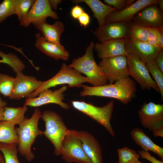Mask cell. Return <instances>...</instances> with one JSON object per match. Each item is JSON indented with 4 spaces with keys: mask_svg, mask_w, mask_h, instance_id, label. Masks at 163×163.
Segmentation results:
<instances>
[{
    "mask_svg": "<svg viewBox=\"0 0 163 163\" xmlns=\"http://www.w3.org/2000/svg\"><path fill=\"white\" fill-rule=\"evenodd\" d=\"M40 110L36 108L29 118L24 117L15 128L18 137V151L28 161H31L35 156L31 150V147L37 137L43 134L38 127V123L41 115Z\"/></svg>",
    "mask_w": 163,
    "mask_h": 163,
    "instance_id": "2",
    "label": "cell"
},
{
    "mask_svg": "<svg viewBox=\"0 0 163 163\" xmlns=\"http://www.w3.org/2000/svg\"><path fill=\"white\" fill-rule=\"evenodd\" d=\"M5 107L0 108V122L2 120Z\"/></svg>",
    "mask_w": 163,
    "mask_h": 163,
    "instance_id": "45",
    "label": "cell"
},
{
    "mask_svg": "<svg viewBox=\"0 0 163 163\" xmlns=\"http://www.w3.org/2000/svg\"><path fill=\"white\" fill-rule=\"evenodd\" d=\"M43 82L37 80L35 76L25 75L22 72L17 73L12 93L9 98L11 99L28 98Z\"/></svg>",
    "mask_w": 163,
    "mask_h": 163,
    "instance_id": "14",
    "label": "cell"
},
{
    "mask_svg": "<svg viewBox=\"0 0 163 163\" xmlns=\"http://www.w3.org/2000/svg\"><path fill=\"white\" fill-rule=\"evenodd\" d=\"M48 17L59 19L57 13L52 8L48 0H35L27 15L20 21V25L27 27L31 24L46 21Z\"/></svg>",
    "mask_w": 163,
    "mask_h": 163,
    "instance_id": "11",
    "label": "cell"
},
{
    "mask_svg": "<svg viewBox=\"0 0 163 163\" xmlns=\"http://www.w3.org/2000/svg\"><path fill=\"white\" fill-rule=\"evenodd\" d=\"M33 24L47 41L58 45L61 44L60 37L65 29V26L62 22L57 21L51 24L45 21L36 22Z\"/></svg>",
    "mask_w": 163,
    "mask_h": 163,
    "instance_id": "21",
    "label": "cell"
},
{
    "mask_svg": "<svg viewBox=\"0 0 163 163\" xmlns=\"http://www.w3.org/2000/svg\"><path fill=\"white\" fill-rule=\"evenodd\" d=\"M34 1V0H16L14 14L17 15L20 21L27 15Z\"/></svg>",
    "mask_w": 163,
    "mask_h": 163,
    "instance_id": "32",
    "label": "cell"
},
{
    "mask_svg": "<svg viewBox=\"0 0 163 163\" xmlns=\"http://www.w3.org/2000/svg\"><path fill=\"white\" fill-rule=\"evenodd\" d=\"M154 62L159 69L163 72V50L160 51Z\"/></svg>",
    "mask_w": 163,
    "mask_h": 163,
    "instance_id": "39",
    "label": "cell"
},
{
    "mask_svg": "<svg viewBox=\"0 0 163 163\" xmlns=\"http://www.w3.org/2000/svg\"><path fill=\"white\" fill-rule=\"evenodd\" d=\"M132 21L148 27L159 28L163 26V14L157 4L149 5L133 16Z\"/></svg>",
    "mask_w": 163,
    "mask_h": 163,
    "instance_id": "16",
    "label": "cell"
},
{
    "mask_svg": "<svg viewBox=\"0 0 163 163\" xmlns=\"http://www.w3.org/2000/svg\"><path fill=\"white\" fill-rule=\"evenodd\" d=\"M126 39L109 40L94 44V49L98 57L101 59L118 56H126L128 53L125 48Z\"/></svg>",
    "mask_w": 163,
    "mask_h": 163,
    "instance_id": "18",
    "label": "cell"
},
{
    "mask_svg": "<svg viewBox=\"0 0 163 163\" xmlns=\"http://www.w3.org/2000/svg\"><path fill=\"white\" fill-rule=\"evenodd\" d=\"M94 44L91 42L86 48L84 54L74 59L68 66L85 75L89 79V83L92 86L97 87L107 84L108 81L95 60L93 52Z\"/></svg>",
    "mask_w": 163,
    "mask_h": 163,
    "instance_id": "3",
    "label": "cell"
},
{
    "mask_svg": "<svg viewBox=\"0 0 163 163\" xmlns=\"http://www.w3.org/2000/svg\"><path fill=\"white\" fill-rule=\"evenodd\" d=\"M98 65L109 84L129 76L126 56L102 59Z\"/></svg>",
    "mask_w": 163,
    "mask_h": 163,
    "instance_id": "8",
    "label": "cell"
},
{
    "mask_svg": "<svg viewBox=\"0 0 163 163\" xmlns=\"http://www.w3.org/2000/svg\"><path fill=\"white\" fill-rule=\"evenodd\" d=\"M130 133L135 142L143 150L154 152L163 161V148L154 143L143 130L139 128H135L131 130Z\"/></svg>",
    "mask_w": 163,
    "mask_h": 163,
    "instance_id": "22",
    "label": "cell"
},
{
    "mask_svg": "<svg viewBox=\"0 0 163 163\" xmlns=\"http://www.w3.org/2000/svg\"><path fill=\"white\" fill-rule=\"evenodd\" d=\"M125 48L128 53L132 54L145 63L154 61L162 50L152 46L147 42L129 38L126 39Z\"/></svg>",
    "mask_w": 163,
    "mask_h": 163,
    "instance_id": "15",
    "label": "cell"
},
{
    "mask_svg": "<svg viewBox=\"0 0 163 163\" xmlns=\"http://www.w3.org/2000/svg\"><path fill=\"white\" fill-rule=\"evenodd\" d=\"M147 68L152 76L154 80L157 85L161 96L163 99V72H161L157 66L154 61L145 63Z\"/></svg>",
    "mask_w": 163,
    "mask_h": 163,
    "instance_id": "29",
    "label": "cell"
},
{
    "mask_svg": "<svg viewBox=\"0 0 163 163\" xmlns=\"http://www.w3.org/2000/svg\"><path fill=\"white\" fill-rule=\"evenodd\" d=\"M71 104L75 109L91 118L102 126L113 137L115 136V133L110 123L114 106L113 100L101 107L83 101H72Z\"/></svg>",
    "mask_w": 163,
    "mask_h": 163,
    "instance_id": "6",
    "label": "cell"
},
{
    "mask_svg": "<svg viewBox=\"0 0 163 163\" xmlns=\"http://www.w3.org/2000/svg\"><path fill=\"white\" fill-rule=\"evenodd\" d=\"M84 12L85 11L82 7L76 5L72 8L71 11V14L72 18L75 19H78Z\"/></svg>",
    "mask_w": 163,
    "mask_h": 163,
    "instance_id": "38",
    "label": "cell"
},
{
    "mask_svg": "<svg viewBox=\"0 0 163 163\" xmlns=\"http://www.w3.org/2000/svg\"><path fill=\"white\" fill-rule=\"evenodd\" d=\"M0 57L2 63L8 65L16 74L22 72L25 68L22 61L13 53L6 54L0 50Z\"/></svg>",
    "mask_w": 163,
    "mask_h": 163,
    "instance_id": "26",
    "label": "cell"
},
{
    "mask_svg": "<svg viewBox=\"0 0 163 163\" xmlns=\"http://www.w3.org/2000/svg\"><path fill=\"white\" fill-rule=\"evenodd\" d=\"M152 132V134L155 137L160 136L163 137V127L156 129Z\"/></svg>",
    "mask_w": 163,
    "mask_h": 163,
    "instance_id": "41",
    "label": "cell"
},
{
    "mask_svg": "<svg viewBox=\"0 0 163 163\" xmlns=\"http://www.w3.org/2000/svg\"><path fill=\"white\" fill-rule=\"evenodd\" d=\"M130 22L104 23L97 27L93 34L100 43L112 39H126L129 37Z\"/></svg>",
    "mask_w": 163,
    "mask_h": 163,
    "instance_id": "12",
    "label": "cell"
},
{
    "mask_svg": "<svg viewBox=\"0 0 163 163\" xmlns=\"http://www.w3.org/2000/svg\"><path fill=\"white\" fill-rule=\"evenodd\" d=\"M7 105V102L2 100L0 97V108L4 107Z\"/></svg>",
    "mask_w": 163,
    "mask_h": 163,
    "instance_id": "44",
    "label": "cell"
},
{
    "mask_svg": "<svg viewBox=\"0 0 163 163\" xmlns=\"http://www.w3.org/2000/svg\"><path fill=\"white\" fill-rule=\"evenodd\" d=\"M15 78L0 73V93L4 96L9 97L13 91Z\"/></svg>",
    "mask_w": 163,
    "mask_h": 163,
    "instance_id": "30",
    "label": "cell"
},
{
    "mask_svg": "<svg viewBox=\"0 0 163 163\" xmlns=\"http://www.w3.org/2000/svg\"><path fill=\"white\" fill-rule=\"evenodd\" d=\"M16 0H4L0 4V24L9 16L14 14Z\"/></svg>",
    "mask_w": 163,
    "mask_h": 163,
    "instance_id": "33",
    "label": "cell"
},
{
    "mask_svg": "<svg viewBox=\"0 0 163 163\" xmlns=\"http://www.w3.org/2000/svg\"><path fill=\"white\" fill-rule=\"evenodd\" d=\"M89 79L65 63H63L58 73L50 79L43 81L41 85L31 93L28 97L34 98L42 91L57 85L66 84L68 87L80 88L85 82L89 83Z\"/></svg>",
    "mask_w": 163,
    "mask_h": 163,
    "instance_id": "4",
    "label": "cell"
},
{
    "mask_svg": "<svg viewBox=\"0 0 163 163\" xmlns=\"http://www.w3.org/2000/svg\"><path fill=\"white\" fill-rule=\"evenodd\" d=\"M158 6L160 10L163 12V0H158L157 3Z\"/></svg>",
    "mask_w": 163,
    "mask_h": 163,
    "instance_id": "43",
    "label": "cell"
},
{
    "mask_svg": "<svg viewBox=\"0 0 163 163\" xmlns=\"http://www.w3.org/2000/svg\"><path fill=\"white\" fill-rule=\"evenodd\" d=\"M149 28L132 21L130 24L129 38L135 40L147 42Z\"/></svg>",
    "mask_w": 163,
    "mask_h": 163,
    "instance_id": "28",
    "label": "cell"
},
{
    "mask_svg": "<svg viewBox=\"0 0 163 163\" xmlns=\"http://www.w3.org/2000/svg\"><path fill=\"white\" fill-rule=\"evenodd\" d=\"M104 3L120 11L127 7L126 0H104Z\"/></svg>",
    "mask_w": 163,
    "mask_h": 163,
    "instance_id": "35",
    "label": "cell"
},
{
    "mask_svg": "<svg viewBox=\"0 0 163 163\" xmlns=\"http://www.w3.org/2000/svg\"><path fill=\"white\" fill-rule=\"evenodd\" d=\"M72 1L76 4L83 2L85 3L92 10L94 17L97 21L98 27L104 24L105 18L108 14L116 10L99 0H73Z\"/></svg>",
    "mask_w": 163,
    "mask_h": 163,
    "instance_id": "23",
    "label": "cell"
},
{
    "mask_svg": "<svg viewBox=\"0 0 163 163\" xmlns=\"http://www.w3.org/2000/svg\"><path fill=\"white\" fill-rule=\"evenodd\" d=\"M27 110V106L18 107H5L2 121H14L19 124L24 118V115Z\"/></svg>",
    "mask_w": 163,
    "mask_h": 163,
    "instance_id": "25",
    "label": "cell"
},
{
    "mask_svg": "<svg viewBox=\"0 0 163 163\" xmlns=\"http://www.w3.org/2000/svg\"><path fill=\"white\" fill-rule=\"evenodd\" d=\"M117 153L118 163H132L140 157L135 151L127 147L118 149Z\"/></svg>",
    "mask_w": 163,
    "mask_h": 163,
    "instance_id": "31",
    "label": "cell"
},
{
    "mask_svg": "<svg viewBox=\"0 0 163 163\" xmlns=\"http://www.w3.org/2000/svg\"><path fill=\"white\" fill-rule=\"evenodd\" d=\"M0 151V163H5L4 158Z\"/></svg>",
    "mask_w": 163,
    "mask_h": 163,
    "instance_id": "46",
    "label": "cell"
},
{
    "mask_svg": "<svg viewBox=\"0 0 163 163\" xmlns=\"http://www.w3.org/2000/svg\"><path fill=\"white\" fill-rule=\"evenodd\" d=\"M83 150L92 163H103L100 144L93 136L87 131H78Z\"/></svg>",
    "mask_w": 163,
    "mask_h": 163,
    "instance_id": "20",
    "label": "cell"
},
{
    "mask_svg": "<svg viewBox=\"0 0 163 163\" xmlns=\"http://www.w3.org/2000/svg\"><path fill=\"white\" fill-rule=\"evenodd\" d=\"M17 143L0 142V151L2 154L5 163H20L17 156Z\"/></svg>",
    "mask_w": 163,
    "mask_h": 163,
    "instance_id": "27",
    "label": "cell"
},
{
    "mask_svg": "<svg viewBox=\"0 0 163 163\" xmlns=\"http://www.w3.org/2000/svg\"><path fill=\"white\" fill-rule=\"evenodd\" d=\"M138 152L141 157L148 160L152 163H163V161L159 160L153 156L151 155L149 151L142 150L139 151Z\"/></svg>",
    "mask_w": 163,
    "mask_h": 163,
    "instance_id": "36",
    "label": "cell"
},
{
    "mask_svg": "<svg viewBox=\"0 0 163 163\" xmlns=\"http://www.w3.org/2000/svg\"><path fill=\"white\" fill-rule=\"evenodd\" d=\"M132 163H141L140 161H139L138 159V160H137L134 161Z\"/></svg>",
    "mask_w": 163,
    "mask_h": 163,
    "instance_id": "47",
    "label": "cell"
},
{
    "mask_svg": "<svg viewBox=\"0 0 163 163\" xmlns=\"http://www.w3.org/2000/svg\"><path fill=\"white\" fill-rule=\"evenodd\" d=\"M160 31L159 45L160 48L163 49V26L159 28Z\"/></svg>",
    "mask_w": 163,
    "mask_h": 163,
    "instance_id": "42",
    "label": "cell"
},
{
    "mask_svg": "<svg viewBox=\"0 0 163 163\" xmlns=\"http://www.w3.org/2000/svg\"><path fill=\"white\" fill-rule=\"evenodd\" d=\"M62 158L68 163H92L85 153L78 131L69 129L62 141Z\"/></svg>",
    "mask_w": 163,
    "mask_h": 163,
    "instance_id": "7",
    "label": "cell"
},
{
    "mask_svg": "<svg viewBox=\"0 0 163 163\" xmlns=\"http://www.w3.org/2000/svg\"><path fill=\"white\" fill-rule=\"evenodd\" d=\"M0 63H2V59L0 60Z\"/></svg>",
    "mask_w": 163,
    "mask_h": 163,
    "instance_id": "48",
    "label": "cell"
},
{
    "mask_svg": "<svg viewBox=\"0 0 163 163\" xmlns=\"http://www.w3.org/2000/svg\"><path fill=\"white\" fill-rule=\"evenodd\" d=\"M18 124L14 121L0 122V142L18 143V137L14 126Z\"/></svg>",
    "mask_w": 163,
    "mask_h": 163,
    "instance_id": "24",
    "label": "cell"
},
{
    "mask_svg": "<svg viewBox=\"0 0 163 163\" xmlns=\"http://www.w3.org/2000/svg\"><path fill=\"white\" fill-rule=\"evenodd\" d=\"M157 3L158 0H137L120 11L116 10L110 13L106 17L104 23L130 22L134 15L140 10L149 5Z\"/></svg>",
    "mask_w": 163,
    "mask_h": 163,
    "instance_id": "17",
    "label": "cell"
},
{
    "mask_svg": "<svg viewBox=\"0 0 163 163\" xmlns=\"http://www.w3.org/2000/svg\"><path fill=\"white\" fill-rule=\"evenodd\" d=\"M81 26L86 27L90 23V17L88 14L84 12L78 19Z\"/></svg>",
    "mask_w": 163,
    "mask_h": 163,
    "instance_id": "37",
    "label": "cell"
},
{
    "mask_svg": "<svg viewBox=\"0 0 163 163\" xmlns=\"http://www.w3.org/2000/svg\"><path fill=\"white\" fill-rule=\"evenodd\" d=\"M148 28L149 35L147 42L152 46L162 50L160 48L159 45V28L154 27Z\"/></svg>",
    "mask_w": 163,
    "mask_h": 163,
    "instance_id": "34",
    "label": "cell"
},
{
    "mask_svg": "<svg viewBox=\"0 0 163 163\" xmlns=\"http://www.w3.org/2000/svg\"><path fill=\"white\" fill-rule=\"evenodd\" d=\"M41 118L45 123L43 134L53 145L54 154L57 156L61 155L62 143L69 129L61 116L53 111H44L41 114Z\"/></svg>",
    "mask_w": 163,
    "mask_h": 163,
    "instance_id": "5",
    "label": "cell"
},
{
    "mask_svg": "<svg viewBox=\"0 0 163 163\" xmlns=\"http://www.w3.org/2000/svg\"><path fill=\"white\" fill-rule=\"evenodd\" d=\"M62 1L60 0H49V2L53 10H56L57 8L58 5Z\"/></svg>",
    "mask_w": 163,
    "mask_h": 163,
    "instance_id": "40",
    "label": "cell"
},
{
    "mask_svg": "<svg viewBox=\"0 0 163 163\" xmlns=\"http://www.w3.org/2000/svg\"><path fill=\"white\" fill-rule=\"evenodd\" d=\"M142 125L152 131L163 127V105L152 102L144 103L138 111Z\"/></svg>",
    "mask_w": 163,
    "mask_h": 163,
    "instance_id": "10",
    "label": "cell"
},
{
    "mask_svg": "<svg viewBox=\"0 0 163 163\" xmlns=\"http://www.w3.org/2000/svg\"><path fill=\"white\" fill-rule=\"evenodd\" d=\"M67 89V86L63 85L54 91L50 89H46L40 92L37 97L26 98L24 105L35 107L47 104H55L62 109H68L70 108V106L63 101L64 100V93Z\"/></svg>",
    "mask_w": 163,
    "mask_h": 163,
    "instance_id": "13",
    "label": "cell"
},
{
    "mask_svg": "<svg viewBox=\"0 0 163 163\" xmlns=\"http://www.w3.org/2000/svg\"><path fill=\"white\" fill-rule=\"evenodd\" d=\"M129 75L139 84L142 89H154L160 93L159 89L150 75L146 64L135 56L130 53L126 55Z\"/></svg>",
    "mask_w": 163,
    "mask_h": 163,
    "instance_id": "9",
    "label": "cell"
},
{
    "mask_svg": "<svg viewBox=\"0 0 163 163\" xmlns=\"http://www.w3.org/2000/svg\"><path fill=\"white\" fill-rule=\"evenodd\" d=\"M81 96H96L117 99L126 104L135 95L136 86L135 82L129 76L112 84L97 87L83 85Z\"/></svg>",
    "mask_w": 163,
    "mask_h": 163,
    "instance_id": "1",
    "label": "cell"
},
{
    "mask_svg": "<svg viewBox=\"0 0 163 163\" xmlns=\"http://www.w3.org/2000/svg\"><path fill=\"white\" fill-rule=\"evenodd\" d=\"M35 36V46L42 53L56 60L69 59V52L62 44L58 45L47 41L39 33H37Z\"/></svg>",
    "mask_w": 163,
    "mask_h": 163,
    "instance_id": "19",
    "label": "cell"
}]
</instances>
